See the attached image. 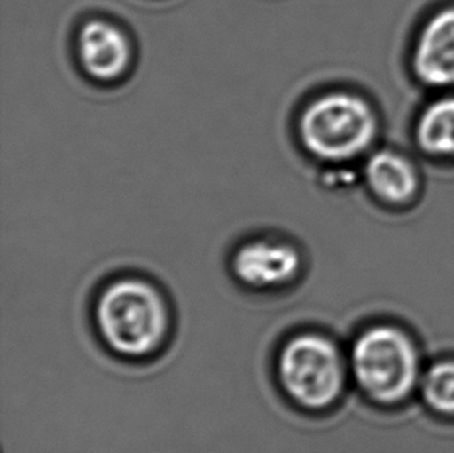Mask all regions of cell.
I'll use <instances>...</instances> for the list:
<instances>
[{
	"mask_svg": "<svg viewBox=\"0 0 454 453\" xmlns=\"http://www.w3.org/2000/svg\"><path fill=\"white\" fill-rule=\"evenodd\" d=\"M364 178L375 196L387 203H406L418 190L414 166L403 155L391 151L375 153L364 166Z\"/></svg>",
	"mask_w": 454,
	"mask_h": 453,
	"instance_id": "cell-8",
	"label": "cell"
},
{
	"mask_svg": "<svg viewBox=\"0 0 454 453\" xmlns=\"http://www.w3.org/2000/svg\"><path fill=\"white\" fill-rule=\"evenodd\" d=\"M425 404L439 415L454 417V359L434 362L420 378Z\"/></svg>",
	"mask_w": 454,
	"mask_h": 453,
	"instance_id": "cell-10",
	"label": "cell"
},
{
	"mask_svg": "<svg viewBox=\"0 0 454 453\" xmlns=\"http://www.w3.org/2000/svg\"><path fill=\"white\" fill-rule=\"evenodd\" d=\"M307 151L325 162H346L364 153L377 134V118L364 99L329 93L307 106L300 122Z\"/></svg>",
	"mask_w": 454,
	"mask_h": 453,
	"instance_id": "cell-4",
	"label": "cell"
},
{
	"mask_svg": "<svg viewBox=\"0 0 454 453\" xmlns=\"http://www.w3.org/2000/svg\"><path fill=\"white\" fill-rule=\"evenodd\" d=\"M99 340L126 361H148L171 338L174 315L165 290L145 275H118L101 282L92 300Z\"/></svg>",
	"mask_w": 454,
	"mask_h": 453,
	"instance_id": "cell-1",
	"label": "cell"
},
{
	"mask_svg": "<svg viewBox=\"0 0 454 453\" xmlns=\"http://www.w3.org/2000/svg\"><path fill=\"white\" fill-rule=\"evenodd\" d=\"M348 365L362 396L380 407L410 398L422 374L414 340L403 330L385 323L356 334L350 342Z\"/></svg>",
	"mask_w": 454,
	"mask_h": 453,
	"instance_id": "cell-3",
	"label": "cell"
},
{
	"mask_svg": "<svg viewBox=\"0 0 454 453\" xmlns=\"http://www.w3.org/2000/svg\"><path fill=\"white\" fill-rule=\"evenodd\" d=\"M418 141L425 153L453 157L454 97H443L425 109L418 123Z\"/></svg>",
	"mask_w": 454,
	"mask_h": 453,
	"instance_id": "cell-9",
	"label": "cell"
},
{
	"mask_svg": "<svg viewBox=\"0 0 454 453\" xmlns=\"http://www.w3.org/2000/svg\"><path fill=\"white\" fill-rule=\"evenodd\" d=\"M78 52L84 70L98 81L117 80L130 62L128 37L106 20H90L81 28Z\"/></svg>",
	"mask_w": 454,
	"mask_h": 453,
	"instance_id": "cell-7",
	"label": "cell"
},
{
	"mask_svg": "<svg viewBox=\"0 0 454 453\" xmlns=\"http://www.w3.org/2000/svg\"><path fill=\"white\" fill-rule=\"evenodd\" d=\"M414 70L427 86H454V6L425 25L414 50Z\"/></svg>",
	"mask_w": 454,
	"mask_h": 453,
	"instance_id": "cell-6",
	"label": "cell"
},
{
	"mask_svg": "<svg viewBox=\"0 0 454 453\" xmlns=\"http://www.w3.org/2000/svg\"><path fill=\"white\" fill-rule=\"evenodd\" d=\"M278 385L292 404L323 413L348 390V359L337 338L321 330H298L279 343L273 361Z\"/></svg>",
	"mask_w": 454,
	"mask_h": 453,
	"instance_id": "cell-2",
	"label": "cell"
},
{
	"mask_svg": "<svg viewBox=\"0 0 454 453\" xmlns=\"http://www.w3.org/2000/svg\"><path fill=\"white\" fill-rule=\"evenodd\" d=\"M234 280L253 290H279L298 282L304 259L295 245L278 239H253L230 258Z\"/></svg>",
	"mask_w": 454,
	"mask_h": 453,
	"instance_id": "cell-5",
	"label": "cell"
}]
</instances>
